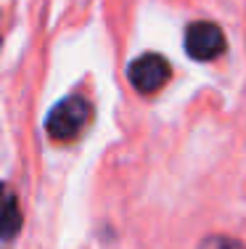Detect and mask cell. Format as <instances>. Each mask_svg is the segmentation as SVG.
Listing matches in <instances>:
<instances>
[{"mask_svg": "<svg viewBox=\"0 0 246 249\" xmlns=\"http://www.w3.org/2000/svg\"><path fill=\"white\" fill-rule=\"evenodd\" d=\"M93 122V106L90 101L80 96H69L50 109L48 120H45V130L48 135L58 143H72L87 130V124Z\"/></svg>", "mask_w": 246, "mask_h": 249, "instance_id": "6da1fadb", "label": "cell"}, {"mask_svg": "<svg viewBox=\"0 0 246 249\" xmlns=\"http://www.w3.org/2000/svg\"><path fill=\"white\" fill-rule=\"evenodd\" d=\"M169 74H172L169 61L164 56H159V53H143V56H138L135 61H130V67H127V77H130L132 88H135L138 93L162 90L169 82Z\"/></svg>", "mask_w": 246, "mask_h": 249, "instance_id": "7a4b0ae2", "label": "cell"}, {"mask_svg": "<svg viewBox=\"0 0 246 249\" xmlns=\"http://www.w3.org/2000/svg\"><path fill=\"white\" fill-rule=\"evenodd\" d=\"M185 53L196 61H214L225 53V35L212 21H196L185 29Z\"/></svg>", "mask_w": 246, "mask_h": 249, "instance_id": "3957f363", "label": "cell"}, {"mask_svg": "<svg viewBox=\"0 0 246 249\" xmlns=\"http://www.w3.org/2000/svg\"><path fill=\"white\" fill-rule=\"evenodd\" d=\"M198 249H246V244L238 239H230V236H207L198 244Z\"/></svg>", "mask_w": 246, "mask_h": 249, "instance_id": "277c9868", "label": "cell"}, {"mask_svg": "<svg viewBox=\"0 0 246 249\" xmlns=\"http://www.w3.org/2000/svg\"><path fill=\"white\" fill-rule=\"evenodd\" d=\"M16 233V201L14 196H8V210H5V236Z\"/></svg>", "mask_w": 246, "mask_h": 249, "instance_id": "5b68a950", "label": "cell"}]
</instances>
